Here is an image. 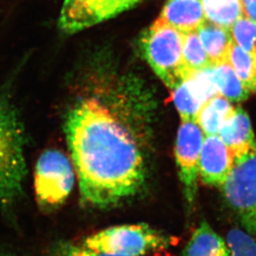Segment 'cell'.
I'll return each mask as SVG.
<instances>
[{
	"instance_id": "1",
	"label": "cell",
	"mask_w": 256,
	"mask_h": 256,
	"mask_svg": "<svg viewBox=\"0 0 256 256\" xmlns=\"http://www.w3.org/2000/svg\"><path fill=\"white\" fill-rule=\"evenodd\" d=\"M64 131L86 202L108 208L142 188L146 171L137 142L100 100L78 102L68 113Z\"/></svg>"
},
{
	"instance_id": "2",
	"label": "cell",
	"mask_w": 256,
	"mask_h": 256,
	"mask_svg": "<svg viewBox=\"0 0 256 256\" xmlns=\"http://www.w3.org/2000/svg\"><path fill=\"white\" fill-rule=\"evenodd\" d=\"M27 174L24 132L7 87L0 90V206L12 205Z\"/></svg>"
},
{
	"instance_id": "3",
	"label": "cell",
	"mask_w": 256,
	"mask_h": 256,
	"mask_svg": "<svg viewBox=\"0 0 256 256\" xmlns=\"http://www.w3.org/2000/svg\"><path fill=\"white\" fill-rule=\"evenodd\" d=\"M182 42L184 32L158 18L140 36L142 56L172 90L189 76L182 59Z\"/></svg>"
},
{
	"instance_id": "4",
	"label": "cell",
	"mask_w": 256,
	"mask_h": 256,
	"mask_svg": "<svg viewBox=\"0 0 256 256\" xmlns=\"http://www.w3.org/2000/svg\"><path fill=\"white\" fill-rule=\"evenodd\" d=\"M174 238L145 223L112 226L97 232L83 242L89 249L120 256H141L166 249Z\"/></svg>"
},
{
	"instance_id": "5",
	"label": "cell",
	"mask_w": 256,
	"mask_h": 256,
	"mask_svg": "<svg viewBox=\"0 0 256 256\" xmlns=\"http://www.w3.org/2000/svg\"><path fill=\"white\" fill-rule=\"evenodd\" d=\"M74 182V167L62 152L50 150L40 155L34 174V188L39 204L51 208L65 202Z\"/></svg>"
},
{
	"instance_id": "6",
	"label": "cell",
	"mask_w": 256,
	"mask_h": 256,
	"mask_svg": "<svg viewBox=\"0 0 256 256\" xmlns=\"http://www.w3.org/2000/svg\"><path fill=\"white\" fill-rule=\"evenodd\" d=\"M220 188L244 230L256 237V154L234 165Z\"/></svg>"
},
{
	"instance_id": "7",
	"label": "cell",
	"mask_w": 256,
	"mask_h": 256,
	"mask_svg": "<svg viewBox=\"0 0 256 256\" xmlns=\"http://www.w3.org/2000/svg\"><path fill=\"white\" fill-rule=\"evenodd\" d=\"M142 0H64L58 25L73 34L116 17Z\"/></svg>"
},
{
	"instance_id": "8",
	"label": "cell",
	"mask_w": 256,
	"mask_h": 256,
	"mask_svg": "<svg viewBox=\"0 0 256 256\" xmlns=\"http://www.w3.org/2000/svg\"><path fill=\"white\" fill-rule=\"evenodd\" d=\"M204 134L194 121H182L178 131L175 156L186 202L194 205L198 192L199 160Z\"/></svg>"
},
{
	"instance_id": "9",
	"label": "cell",
	"mask_w": 256,
	"mask_h": 256,
	"mask_svg": "<svg viewBox=\"0 0 256 256\" xmlns=\"http://www.w3.org/2000/svg\"><path fill=\"white\" fill-rule=\"evenodd\" d=\"M234 166L233 158L220 137L204 136L199 160V176L203 184L220 188Z\"/></svg>"
},
{
	"instance_id": "10",
	"label": "cell",
	"mask_w": 256,
	"mask_h": 256,
	"mask_svg": "<svg viewBox=\"0 0 256 256\" xmlns=\"http://www.w3.org/2000/svg\"><path fill=\"white\" fill-rule=\"evenodd\" d=\"M218 136L230 152L234 165L256 154V140L249 116L242 107L234 109Z\"/></svg>"
},
{
	"instance_id": "11",
	"label": "cell",
	"mask_w": 256,
	"mask_h": 256,
	"mask_svg": "<svg viewBox=\"0 0 256 256\" xmlns=\"http://www.w3.org/2000/svg\"><path fill=\"white\" fill-rule=\"evenodd\" d=\"M158 20L182 32L196 31L206 20L202 0H168Z\"/></svg>"
},
{
	"instance_id": "12",
	"label": "cell",
	"mask_w": 256,
	"mask_h": 256,
	"mask_svg": "<svg viewBox=\"0 0 256 256\" xmlns=\"http://www.w3.org/2000/svg\"><path fill=\"white\" fill-rule=\"evenodd\" d=\"M196 32L213 66L228 62L230 49L234 42L230 29L206 20Z\"/></svg>"
},
{
	"instance_id": "13",
	"label": "cell",
	"mask_w": 256,
	"mask_h": 256,
	"mask_svg": "<svg viewBox=\"0 0 256 256\" xmlns=\"http://www.w3.org/2000/svg\"><path fill=\"white\" fill-rule=\"evenodd\" d=\"M234 107L222 94H216L200 106L194 122L200 127L204 136H218L224 124L234 113Z\"/></svg>"
},
{
	"instance_id": "14",
	"label": "cell",
	"mask_w": 256,
	"mask_h": 256,
	"mask_svg": "<svg viewBox=\"0 0 256 256\" xmlns=\"http://www.w3.org/2000/svg\"><path fill=\"white\" fill-rule=\"evenodd\" d=\"M182 256H230V252L225 240L204 220L192 234Z\"/></svg>"
},
{
	"instance_id": "15",
	"label": "cell",
	"mask_w": 256,
	"mask_h": 256,
	"mask_svg": "<svg viewBox=\"0 0 256 256\" xmlns=\"http://www.w3.org/2000/svg\"><path fill=\"white\" fill-rule=\"evenodd\" d=\"M202 4L206 20L226 28L246 14L242 0H202Z\"/></svg>"
},
{
	"instance_id": "16",
	"label": "cell",
	"mask_w": 256,
	"mask_h": 256,
	"mask_svg": "<svg viewBox=\"0 0 256 256\" xmlns=\"http://www.w3.org/2000/svg\"><path fill=\"white\" fill-rule=\"evenodd\" d=\"M210 72L220 94L226 99L234 102H244L248 99L250 92L243 85L229 63L212 66Z\"/></svg>"
},
{
	"instance_id": "17",
	"label": "cell",
	"mask_w": 256,
	"mask_h": 256,
	"mask_svg": "<svg viewBox=\"0 0 256 256\" xmlns=\"http://www.w3.org/2000/svg\"><path fill=\"white\" fill-rule=\"evenodd\" d=\"M228 62L246 89L256 94V56L246 52L234 42L230 49Z\"/></svg>"
},
{
	"instance_id": "18",
	"label": "cell",
	"mask_w": 256,
	"mask_h": 256,
	"mask_svg": "<svg viewBox=\"0 0 256 256\" xmlns=\"http://www.w3.org/2000/svg\"><path fill=\"white\" fill-rule=\"evenodd\" d=\"M182 59L189 75L213 66L196 31L184 32Z\"/></svg>"
},
{
	"instance_id": "19",
	"label": "cell",
	"mask_w": 256,
	"mask_h": 256,
	"mask_svg": "<svg viewBox=\"0 0 256 256\" xmlns=\"http://www.w3.org/2000/svg\"><path fill=\"white\" fill-rule=\"evenodd\" d=\"M234 44L243 50L256 56V22L243 15L230 28Z\"/></svg>"
},
{
	"instance_id": "20",
	"label": "cell",
	"mask_w": 256,
	"mask_h": 256,
	"mask_svg": "<svg viewBox=\"0 0 256 256\" xmlns=\"http://www.w3.org/2000/svg\"><path fill=\"white\" fill-rule=\"evenodd\" d=\"M172 99L178 110L182 121H194L196 113L202 106L194 96L185 82L172 90Z\"/></svg>"
},
{
	"instance_id": "21",
	"label": "cell",
	"mask_w": 256,
	"mask_h": 256,
	"mask_svg": "<svg viewBox=\"0 0 256 256\" xmlns=\"http://www.w3.org/2000/svg\"><path fill=\"white\" fill-rule=\"evenodd\" d=\"M230 256H256V237L246 230L233 229L226 236Z\"/></svg>"
},
{
	"instance_id": "22",
	"label": "cell",
	"mask_w": 256,
	"mask_h": 256,
	"mask_svg": "<svg viewBox=\"0 0 256 256\" xmlns=\"http://www.w3.org/2000/svg\"><path fill=\"white\" fill-rule=\"evenodd\" d=\"M54 256H120L114 254H106L102 252H96L94 250L89 249L82 244H65L58 250Z\"/></svg>"
},
{
	"instance_id": "23",
	"label": "cell",
	"mask_w": 256,
	"mask_h": 256,
	"mask_svg": "<svg viewBox=\"0 0 256 256\" xmlns=\"http://www.w3.org/2000/svg\"><path fill=\"white\" fill-rule=\"evenodd\" d=\"M244 14L256 22V0H242Z\"/></svg>"
}]
</instances>
